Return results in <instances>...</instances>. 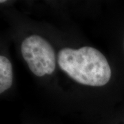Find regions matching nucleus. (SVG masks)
<instances>
[{"label": "nucleus", "mask_w": 124, "mask_h": 124, "mask_svg": "<svg viewBox=\"0 0 124 124\" xmlns=\"http://www.w3.org/2000/svg\"><path fill=\"white\" fill-rule=\"evenodd\" d=\"M58 65L71 79L81 84L103 86L111 77V68L106 57L94 48H64L58 53Z\"/></svg>", "instance_id": "f257e3e1"}, {"label": "nucleus", "mask_w": 124, "mask_h": 124, "mask_svg": "<svg viewBox=\"0 0 124 124\" xmlns=\"http://www.w3.org/2000/svg\"><path fill=\"white\" fill-rule=\"evenodd\" d=\"M21 51L31 72L37 77L51 75L55 69L56 58L51 45L39 35L26 37L22 44Z\"/></svg>", "instance_id": "f03ea898"}, {"label": "nucleus", "mask_w": 124, "mask_h": 124, "mask_svg": "<svg viewBox=\"0 0 124 124\" xmlns=\"http://www.w3.org/2000/svg\"><path fill=\"white\" fill-rule=\"evenodd\" d=\"M13 73L12 64L8 58L0 57V93L9 89L13 84Z\"/></svg>", "instance_id": "7ed1b4c3"}]
</instances>
